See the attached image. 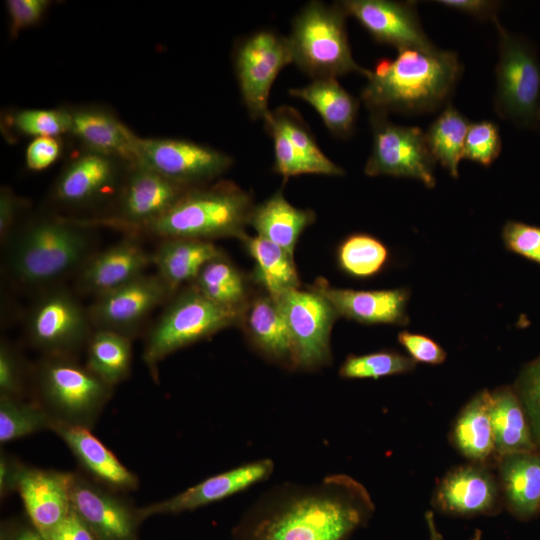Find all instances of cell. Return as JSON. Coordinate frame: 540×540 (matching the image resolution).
Masks as SVG:
<instances>
[{
  "instance_id": "cell-1",
  "label": "cell",
  "mask_w": 540,
  "mask_h": 540,
  "mask_svg": "<svg viewBox=\"0 0 540 540\" xmlns=\"http://www.w3.org/2000/svg\"><path fill=\"white\" fill-rule=\"evenodd\" d=\"M374 512L367 489L345 474L313 485L284 484L244 514L233 540H347Z\"/></svg>"
},
{
  "instance_id": "cell-2",
  "label": "cell",
  "mask_w": 540,
  "mask_h": 540,
  "mask_svg": "<svg viewBox=\"0 0 540 540\" xmlns=\"http://www.w3.org/2000/svg\"><path fill=\"white\" fill-rule=\"evenodd\" d=\"M463 66L454 51L406 48L380 59L366 77L361 100L370 114H419L445 107Z\"/></svg>"
},
{
  "instance_id": "cell-3",
  "label": "cell",
  "mask_w": 540,
  "mask_h": 540,
  "mask_svg": "<svg viewBox=\"0 0 540 540\" xmlns=\"http://www.w3.org/2000/svg\"><path fill=\"white\" fill-rule=\"evenodd\" d=\"M91 228L80 220L51 217L15 230L5 243L10 276L21 286L49 289L76 274L92 254Z\"/></svg>"
},
{
  "instance_id": "cell-4",
  "label": "cell",
  "mask_w": 540,
  "mask_h": 540,
  "mask_svg": "<svg viewBox=\"0 0 540 540\" xmlns=\"http://www.w3.org/2000/svg\"><path fill=\"white\" fill-rule=\"evenodd\" d=\"M255 205L251 195L231 181H218L188 189L160 218L131 235L161 239H242Z\"/></svg>"
},
{
  "instance_id": "cell-5",
  "label": "cell",
  "mask_w": 540,
  "mask_h": 540,
  "mask_svg": "<svg viewBox=\"0 0 540 540\" xmlns=\"http://www.w3.org/2000/svg\"><path fill=\"white\" fill-rule=\"evenodd\" d=\"M31 377L32 399L54 424L91 429L114 390L73 356L44 355Z\"/></svg>"
},
{
  "instance_id": "cell-6",
  "label": "cell",
  "mask_w": 540,
  "mask_h": 540,
  "mask_svg": "<svg viewBox=\"0 0 540 540\" xmlns=\"http://www.w3.org/2000/svg\"><path fill=\"white\" fill-rule=\"evenodd\" d=\"M340 4L310 1L295 16L286 36L292 63L312 79L337 78L356 72L367 77L370 69L353 58Z\"/></svg>"
},
{
  "instance_id": "cell-7",
  "label": "cell",
  "mask_w": 540,
  "mask_h": 540,
  "mask_svg": "<svg viewBox=\"0 0 540 540\" xmlns=\"http://www.w3.org/2000/svg\"><path fill=\"white\" fill-rule=\"evenodd\" d=\"M241 313L222 307L189 284L175 294L147 333L143 361L158 381V364L173 352L239 323Z\"/></svg>"
},
{
  "instance_id": "cell-8",
  "label": "cell",
  "mask_w": 540,
  "mask_h": 540,
  "mask_svg": "<svg viewBox=\"0 0 540 540\" xmlns=\"http://www.w3.org/2000/svg\"><path fill=\"white\" fill-rule=\"evenodd\" d=\"M498 61L494 110L520 128L540 126V59L525 37L508 31L497 19Z\"/></svg>"
},
{
  "instance_id": "cell-9",
  "label": "cell",
  "mask_w": 540,
  "mask_h": 540,
  "mask_svg": "<svg viewBox=\"0 0 540 540\" xmlns=\"http://www.w3.org/2000/svg\"><path fill=\"white\" fill-rule=\"evenodd\" d=\"M369 119L373 141L365 174L412 178L433 188L436 161L427 146L425 132L416 126L393 123L386 114L371 113Z\"/></svg>"
},
{
  "instance_id": "cell-10",
  "label": "cell",
  "mask_w": 540,
  "mask_h": 540,
  "mask_svg": "<svg viewBox=\"0 0 540 540\" xmlns=\"http://www.w3.org/2000/svg\"><path fill=\"white\" fill-rule=\"evenodd\" d=\"M87 309L68 291L46 289L32 305L26 321L30 344L44 355L73 356L92 334Z\"/></svg>"
},
{
  "instance_id": "cell-11",
  "label": "cell",
  "mask_w": 540,
  "mask_h": 540,
  "mask_svg": "<svg viewBox=\"0 0 540 540\" xmlns=\"http://www.w3.org/2000/svg\"><path fill=\"white\" fill-rule=\"evenodd\" d=\"M289 328L295 369L317 370L332 359L330 335L339 315L315 289L294 288L275 298Z\"/></svg>"
},
{
  "instance_id": "cell-12",
  "label": "cell",
  "mask_w": 540,
  "mask_h": 540,
  "mask_svg": "<svg viewBox=\"0 0 540 540\" xmlns=\"http://www.w3.org/2000/svg\"><path fill=\"white\" fill-rule=\"evenodd\" d=\"M188 189L141 163H135L127 170L114 200L113 212L104 218L80 221L89 226L122 229L131 235L165 214Z\"/></svg>"
},
{
  "instance_id": "cell-13",
  "label": "cell",
  "mask_w": 540,
  "mask_h": 540,
  "mask_svg": "<svg viewBox=\"0 0 540 540\" xmlns=\"http://www.w3.org/2000/svg\"><path fill=\"white\" fill-rule=\"evenodd\" d=\"M233 61L249 115L265 122L271 114V87L279 72L292 63L286 37L269 30L255 32L236 46Z\"/></svg>"
},
{
  "instance_id": "cell-14",
  "label": "cell",
  "mask_w": 540,
  "mask_h": 540,
  "mask_svg": "<svg viewBox=\"0 0 540 540\" xmlns=\"http://www.w3.org/2000/svg\"><path fill=\"white\" fill-rule=\"evenodd\" d=\"M186 188L211 183L233 164L232 158L215 148L177 138H142L138 161Z\"/></svg>"
},
{
  "instance_id": "cell-15",
  "label": "cell",
  "mask_w": 540,
  "mask_h": 540,
  "mask_svg": "<svg viewBox=\"0 0 540 540\" xmlns=\"http://www.w3.org/2000/svg\"><path fill=\"white\" fill-rule=\"evenodd\" d=\"M175 294L157 273H145L96 297L87 311L93 328L115 331L132 338L150 313Z\"/></svg>"
},
{
  "instance_id": "cell-16",
  "label": "cell",
  "mask_w": 540,
  "mask_h": 540,
  "mask_svg": "<svg viewBox=\"0 0 540 540\" xmlns=\"http://www.w3.org/2000/svg\"><path fill=\"white\" fill-rule=\"evenodd\" d=\"M68 476L71 507L97 540H137L143 520L139 509L81 473L68 472Z\"/></svg>"
},
{
  "instance_id": "cell-17",
  "label": "cell",
  "mask_w": 540,
  "mask_h": 540,
  "mask_svg": "<svg viewBox=\"0 0 540 540\" xmlns=\"http://www.w3.org/2000/svg\"><path fill=\"white\" fill-rule=\"evenodd\" d=\"M264 123L273 140L274 170L284 178L301 174H344V170L320 150L309 128L292 107L271 111Z\"/></svg>"
},
{
  "instance_id": "cell-18",
  "label": "cell",
  "mask_w": 540,
  "mask_h": 540,
  "mask_svg": "<svg viewBox=\"0 0 540 540\" xmlns=\"http://www.w3.org/2000/svg\"><path fill=\"white\" fill-rule=\"evenodd\" d=\"M129 166L85 149L63 169L53 186L52 198L69 208L92 206L108 197L115 200Z\"/></svg>"
},
{
  "instance_id": "cell-19",
  "label": "cell",
  "mask_w": 540,
  "mask_h": 540,
  "mask_svg": "<svg viewBox=\"0 0 540 540\" xmlns=\"http://www.w3.org/2000/svg\"><path fill=\"white\" fill-rule=\"evenodd\" d=\"M339 4L347 16L355 18L379 43L398 50L436 47L423 29L415 2L345 0Z\"/></svg>"
},
{
  "instance_id": "cell-20",
  "label": "cell",
  "mask_w": 540,
  "mask_h": 540,
  "mask_svg": "<svg viewBox=\"0 0 540 540\" xmlns=\"http://www.w3.org/2000/svg\"><path fill=\"white\" fill-rule=\"evenodd\" d=\"M501 501L498 479L484 463L476 462L446 473L433 496L440 512L461 517L496 514Z\"/></svg>"
},
{
  "instance_id": "cell-21",
  "label": "cell",
  "mask_w": 540,
  "mask_h": 540,
  "mask_svg": "<svg viewBox=\"0 0 540 540\" xmlns=\"http://www.w3.org/2000/svg\"><path fill=\"white\" fill-rule=\"evenodd\" d=\"M274 470L271 459H260L204 479L164 501L139 508L142 519L158 514L192 511L230 497L266 480Z\"/></svg>"
},
{
  "instance_id": "cell-22",
  "label": "cell",
  "mask_w": 540,
  "mask_h": 540,
  "mask_svg": "<svg viewBox=\"0 0 540 540\" xmlns=\"http://www.w3.org/2000/svg\"><path fill=\"white\" fill-rule=\"evenodd\" d=\"M133 237L92 253L76 273L78 290L96 298L145 274L152 264V253Z\"/></svg>"
},
{
  "instance_id": "cell-23",
  "label": "cell",
  "mask_w": 540,
  "mask_h": 540,
  "mask_svg": "<svg viewBox=\"0 0 540 540\" xmlns=\"http://www.w3.org/2000/svg\"><path fill=\"white\" fill-rule=\"evenodd\" d=\"M16 491L22 499L31 524L44 539L71 509L68 472L23 465Z\"/></svg>"
},
{
  "instance_id": "cell-24",
  "label": "cell",
  "mask_w": 540,
  "mask_h": 540,
  "mask_svg": "<svg viewBox=\"0 0 540 540\" xmlns=\"http://www.w3.org/2000/svg\"><path fill=\"white\" fill-rule=\"evenodd\" d=\"M334 307L339 316L362 324L406 325L409 291L404 288L386 290H353L331 287L318 279L311 286Z\"/></svg>"
},
{
  "instance_id": "cell-25",
  "label": "cell",
  "mask_w": 540,
  "mask_h": 540,
  "mask_svg": "<svg viewBox=\"0 0 540 540\" xmlns=\"http://www.w3.org/2000/svg\"><path fill=\"white\" fill-rule=\"evenodd\" d=\"M70 133L86 150L119 159L128 165L138 161L140 137L116 115L100 107L69 108Z\"/></svg>"
},
{
  "instance_id": "cell-26",
  "label": "cell",
  "mask_w": 540,
  "mask_h": 540,
  "mask_svg": "<svg viewBox=\"0 0 540 540\" xmlns=\"http://www.w3.org/2000/svg\"><path fill=\"white\" fill-rule=\"evenodd\" d=\"M52 431L65 442L87 477L116 492L137 489L138 477L89 428L54 424Z\"/></svg>"
},
{
  "instance_id": "cell-27",
  "label": "cell",
  "mask_w": 540,
  "mask_h": 540,
  "mask_svg": "<svg viewBox=\"0 0 540 540\" xmlns=\"http://www.w3.org/2000/svg\"><path fill=\"white\" fill-rule=\"evenodd\" d=\"M253 345L266 359L285 368L295 369L294 349L278 301L269 294L251 297L239 323Z\"/></svg>"
},
{
  "instance_id": "cell-28",
  "label": "cell",
  "mask_w": 540,
  "mask_h": 540,
  "mask_svg": "<svg viewBox=\"0 0 540 540\" xmlns=\"http://www.w3.org/2000/svg\"><path fill=\"white\" fill-rule=\"evenodd\" d=\"M502 501L521 521L540 513V451L519 452L496 459Z\"/></svg>"
},
{
  "instance_id": "cell-29",
  "label": "cell",
  "mask_w": 540,
  "mask_h": 540,
  "mask_svg": "<svg viewBox=\"0 0 540 540\" xmlns=\"http://www.w3.org/2000/svg\"><path fill=\"white\" fill-rule=\"evenodd\" d=\"M223 253L212 241L166 238L152 253L157 274L176 293L182 284H191L203 266Z\"/></svg>"
},
{
  "instance_id": "cell-30",
  "label": "cell",
  "mask_w": 540,
  "mask_h": 540,
  "mask_svg": "<svg viewBox=\"0 0 540 540\" xmlns=\"http://www.w3.org/2000/svg\"><path fill=\"white\" fill-rule=\"evenodd\" d=\"M490 393L495 458L537 451L523 406L513 386H502Z\"/></svg>"
},
{
  "instance_id": "cell-31",
  "label": "cell",
  "mask_w": 540,
  "mask_h": 540,
  "mask_svg": "<svg viewBox=\"0 0 540 540\" xmlns=\"http://www.w3.org/2000/svg\"><path fill=\"white\" fill-rule=\"evenodd\" d=\"M289 94L310 104L333 135L347 138L353 133L359 100L336 78L313 79L306 86L290 89Z\"/></svg>"
},
{
  "instance_id": "cell-32",
  "label": "cell",
  "mask_w": 540,
  "mask_h": 540,
  "mask_svg": "<svg viewBox=\"0 0 540 540\" xmlns=\"http://www.w3.org/2000/svg\"><path fill=\"white\" fill-rule=\"evenodd\" d=\"M314 219L313 211L296 208L280 190L254 207L250 225L258 236L294 255L299 236Z\"/></svg>"
},
{
  "instance_id": "cell-33",
  "label": "cell",
  "mask_w": 540,
  "mask_h": 540,
  "mask_svg": "<svg viewBox=\"0 0 540 540\" xmlns=\"http://www.w3.org/2000/svg\"><path fill=\"white\" fill-rule=\"evenodd\" d=\"M490 403V391L474 395L457 416L451 433L455 448L476 463L495 456Z\"/></svg>"
},
{
  "instance_id": "cell-34",
  "label": "cell",
  "mask_w": 540,
  "mask_h": 540,
  "mask_svg": "<svg viewBox=\"0 0 540 540\" xmlns=\"http://www.w3.org/2000/svg\"><path fill=\"white\" fill-rule=\"evenodd\" d=\"M255 262V281L273 298L300 287L293 255L280 246L260 237L245 235L242 239Z\"/></svg>"
},
{
  "instance_id": "cell-35",
  "label": "cell",
  "mask_w": 540,
  "mask_h": 540,
  "mask_svg": "<svg viewBox=\"0 0 540 540\" xmlns=\"http://www.w3.org/2000/svg\"><path fill=\"white\" fill-rule=\"evenodd\" d=\"M131 339L115 331L95 329L86 344V366L105 383L115 387L131 373Z\"/></svg>"
},
{
  "instance_id": "cell-36",
  "label": "cell",
  "mask_w": 540,
  "mask_h": 540,
  "mask_svg": "<svg viewBox=\"0 0 540 540\" xmlns=\"http://www.w3.org/2000/svg\"><path fill=\"white\" fill-rule=\"evenodd\" d=\"M191 284L212 302L240 313L251 299L245 276L224 254L206 263Z\"/></svg>"
},
{
  "instance_id": "cell-37",
  "label": "cell",
  "mask_w": 540,
  "mask_h": 540,
  "mask_svg": "<svg viewBox=\"0 0 540 540\" xmlns=\"http://www.w3.org/2000/svg\"><path fill=\"white\" fill-rule=\"evenodd\" d=\"M471 122L450 102L425 131L427 146L434 160L458 178L466 135Z\"/></svg>"
},
{
  "instance_id": "cell-38",
  "label": "cell",
  "mask_w": 540,
  "mask_h": 540,
  "mask_svg": "<svg viewBox=\"0 0 540 540\" xmlns=\"http://www.w3.org/2000/svg\"><path fill=\"white\" fill-rule=\"evenodd\" d=\"M54 422L33 399L0 396V442L7 443L39 431L51 430Z\"/></svg>"
},
{
  "instance_id": "cell-39",
  "label": "cell",
  "mask_w": 540,
  "mask_h": 540,
  "mask_svg": "<svg viewBox=\"0 0 540 540\" xmlns=\"http://www.w3.org/2000/svg\"><path fill=\"white\" fill-rule=\"evenodd\" d=\"M388 259V249L368 234L348 236L339 246L338 263L343 271L357 278L377 274Z\"/></svg>"
},
{
  "instance_id": "cell-40",
  "label": "cell",
  "mask_w": 540,
  "mask_h": 540,
  "mask_svg": "<svg viewBox=\"0 0 540 540\" xmlns=\"http://www.w3.org/2000/svg\"><path fill=\"white\" fill-rule=\"evenodd\" d=\"M416 361L395 351L350 355L339 369L344 378H380L412 371Z\"/></svg>"
},
{
  "instance_id": "cell-41",
  "label": "cell",
  "mask_w": 540,
  "mask_h": 540,
  "mask_svg": "<svg viewBox=\"0 0 540 540\" xmlns=\"http://www.w3.org/2000/svg\"><path fill=\"white\" fill-rule=\"evenodd\" d=\"M11 123L25 136L60 137L70 133L71 114L69 108L24 109L11 116Z\"/></svg>"
},
{
  "instance_id": "cell-42",
  "label": "cell",
  "mask_w": 540,
  "mask_h": 540,
  "mask_svg": "<svg viewBox=\"0 0 540 540\" xmlns=\"http://www.w3.org/2000/svg\"><path fill=\"white\" fill-rule=\"evenodd\" d=\"M513 388L523 406L533 441L540 451V355L520 370Z\"/></svg>"
},
{
  "instance_id": "cell-43",
  "label": "cell",
  "mask_w": 540,
  "mask_h": 540,
  "mask_svg": "<svg viewBox=\"0 0 540 540\" xmlns=\"http://www.w3.org/2000/svg\"><path fill=\"white\" fill-rule=\"evenodd\" d=\"M502 140L499 127L489 120L470 124L463 150V159L490 166L500 155Z\"/></svg>"
},
{
  "instance_id": "cell-44",
  "label": "cell",
  "mask_w": 540,
  "mask_h": 540,
  "mask_svg": "<svg viewBox=\"0 0 540 540\" xmlns=\"http://www.w3.org/2000/svg\"><path fill=\"white\" fill-rule=\"evenodd\" d=\"M505 247L540 265V227L524 222L509 220L502 229Z\"/></svg>"
},
{
  "instance_id": "cell-45",
  "label": "cell",
  "mask_w": 540,
  "mask_h": 540,
  "mask_svg": "<svg viewBox=\"0 0 540 540\" xmlns=\"http://www.w3.org/2000/svg\"><path fill=\"white\" fill-rule=\"evenodd\" d=\"M27 368L20 354L6 341L0 344V396L23 398Z\"/></svg>"
},
{
  "instance_id": "cell-46",
  "label": "cell",
  "mask_w": 540,
  "mask_h": 540,
  "mask_svg": "<svg viewBox=\"0 0 540 540\" xmlns=\"http://www.w3.org/2000/svg\"><path fill=\"white\" fill-rule=\"evenodd\" d=\"M5 3L11 37H16L22 30L36 25L51 5L49 0H7Z\"/></svg>"
},
{
  "instance_id": "cell-47",
  "label": "cell",
  "mask_w": 540,
  "mask_h": 540,
  "mask_svg": "<svg viewBox=\"0 0 540 540\" xmlns=\"http://www.w3.org/2000/svg\"><path fill=\"white\" fill-rule=\"evenodd\" d=\"M398 341L416 362L441 364L446 359L445 350L425 335L402 331L398 335Z\"/></svg>"
},
{
  "instance_id": "cell-48",
  "label": "cell",
  "mask_w": 540,
  "mask_h": 540,
  "mask_svg": "<svg viewBox=\"0 0 540 540\" xmlns=\"http://www.w3.org/2000/svg\"><path fill=\"white\" fill-rule=\"evenodd\" d=\"M62 144L59 137H37L27 146L25 162L28 169L42 171L59 158Z\"/></svg>"
},
{
  "instance_id": "cell-49",
  "label": "cell",
  "mask_w": 540,
  "mask_h": 540,
  "mask_svg": "<svg viewBox=\"0 0 540 540\" xmlns=\"http://www.w3.org/2000/svg\"><path fill=\"white\" fill-rule=\"evenodd\" d=\"M434 2L478 20H487L493 23L498 19L501 6V2L492 0H439Z\"/></svg>"
},
{
  "instance_id": "cell-50",
  "label": "cell",
  "mask_w": 540,
  "mask_h": 540,
  "mask_svg": "<svg viewBox=\"0 0 540 540\" xmlns=\"http://www.w3.org/2000/svg\"><path fill=\"white\" fill-rule=\"evenodd\" d=\"M23 207L22 200L14 192L2 187L0 191V239L6 243L14 232L15 223Z\"/></svg>"
},
{
  "instance_id": "cell-51",
  "label": "cell",
  "mask_w": 540,
  "mask_h": 540,
  "mask_svg": "<svg viewBox=\"0 0 540 540\" xmlns=\"http://www.w3.org/2000/svg\"><path fill=\"white\" fill-rule=\"evenodd\" d=\"M45 540L97 539L71 507L66 517L45 537Z\"/></svg>"
},
{
  "instance_id": "cell-52",
  "label": "cell",
  "mask_w": 540,
  "mask_h": 540,
  "mask_svg": "<svg viewBox=\"0 0 540 540\" xmlns=\"http://www.w3.org/2000/svg\"><path fill=\"white\" fill-rule=\"evenodd\" d=\"M23 464L5 453L0 456V494L5 497L16 491L18 476Z\"/></svg>"
},
{
  "instance_id": "cell-53",
  "label": "cell",
  "mask_w": 540,
  "mask_h": 540,
  "mask_svg": "<svg viewBox=\"0 0 540 540\" xmlns=\"http://www.w3.org/2000/svg\"><path fill=\"white\" fill-rule=\"evenodd\" d=\"M7 540H45L38 530L32 525V527H20L14 532L10 533Z\"/></svg>"
},
{
  "instance_id": "cell-54",
  "label": "cell",
  "mask_w": 540,
  "mask_h": 540,
  "mask_svg": "<svg viewBox=\"0 0 540 540\" xmlns=\"http://www.w3.org/2000/svg\"><path fill=\"white\" fill-rule=\"evenodd\" d=\"M425 521L430 540H444L441 532L437 528L434 513L432 511H427L425 513Z\"/></svg>"
}]
</instances>
